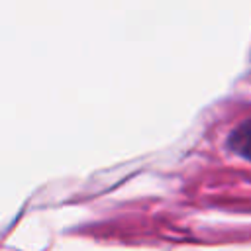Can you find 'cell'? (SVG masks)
Returning <instances> with one entry per match:
<instances>
[{
    "mask_svg": "<svg viewBox=\"0 0 251 251\" xmlns=\"http://www.w3.org/2000/svg\"><path fill=\"white\" fill-rule=\"evenodd\" d=\"M227 147L231 153L251 163V118L237 124L227 133Z\"/></svg>",
    "mask_w": 251,
    "mask_h": 251,
    "instance_id": "obj_1",
    "label": "cell"
}]
</instances>
